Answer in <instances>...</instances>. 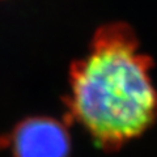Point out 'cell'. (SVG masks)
Segmentation results:
<instances>
[{"label":"cell","instance_id":"obj_1","mask_svg":"<svg viewBox=\"0 0 157 157\" xmlns=\"http://www.w3.org/2000/svg\"><path fill=\"white\" fill-rule=\"evenodd\" d=\"M152 67L128 24L100 26L88 52L71 64L68 115L98 147L119 149L157 122Z\"/></svg>","mask_w":157,"mask_h":157},{"label":"cell","instance_id":"obj_2","mask_svg":"<svg viewBox=\"0 0 157 157\" xmlns=\"http://www.w3.org/2000/svg\"><path fill=\"white\" fill-rule=\"evenodd\" d=\"M14 157H68L71 137L66 126L48 117L22 121L8 137Z\"/></svg>","mask_w":157,"mask_h":157},{"label":"cell","instance_id":"obj_3","mask_svg":"<svg viewBox=\"0 0 157 157\" xmlns=\"http://www.w3.org/2000/svg\"><path fill=\"white\" fill-rule=\"evenodd\" d=\"M7 145H8V137L0 136V148H2V147H7Z\"/></svg>","mask_w":157,"mask_h":157}]
</instances>
